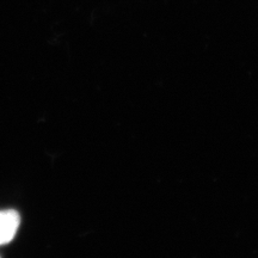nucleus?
Segmentation results:
<instances>
[{
  "instance_id": "1",
  "label": "nucleus",
  "mask_w": 258,
  "mask_h": 258,
  "mask_svg": "<svg viewBox=\"0 0 258 258\" xmlns=\"http://www.w3.org/2000/svg\"><path fill=\"white\" fill-rule=\"evenodd\" d=\"M21 218L16 211H0V245L8 244L17 233Z\"/></svg>"
}]
</instances>
